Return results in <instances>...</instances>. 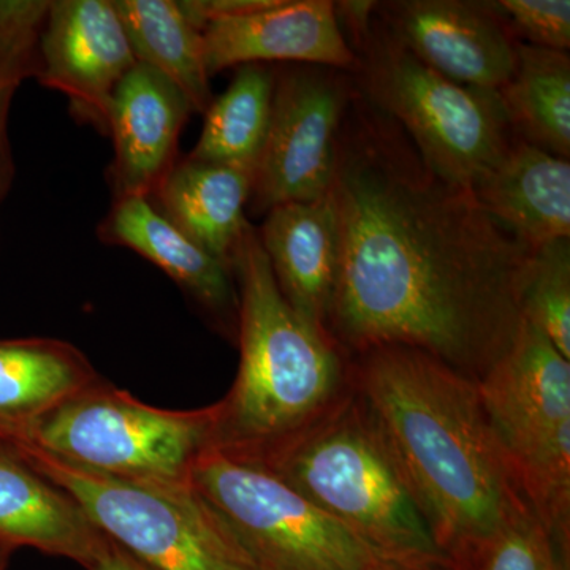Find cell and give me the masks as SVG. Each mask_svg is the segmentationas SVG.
<instances>
[{"mask_svg": "<svg viewBox=\"0 0 570 570\" xmlns=\"http://www.w3.org/2000/svg\"><path fill=\"white\" fill-rule=\"evenodd\" d=\"M498 7L520 43L569 51V0H498Z\"/></svg>", "mask_w": 570, "mask_h": 570, "instance_id": "cell-27", "label": "cell"}, {"mask_svg": "<svg viewBox=\"0 0 570 570\" xmlns=\"http://www.w3.org/2000/svg\"><path fill=\"white\" fill-rule=\"evenodd\" d=\"M50 2L0 0V202L13 184L9 115L14 94L39 69V41Z\"/></svg>", "mask_w": 570, "mask_h": 570, "instance_id": "cell-24", "label": "cell"}, {"mask_svg": "<svg viewBox=\"0 0 570 570\" xmlns=\"http://www.w3.org/2000/svg\"><path fill=\"white\" fill-rule=\"evenodd\" d=\"M257 230L281 294L306 324L328 333L340 266V227L330 193L307 204L275 206Z\"/></svg>", "mask_w": 570, "mask_h": 570, "instance_id": "cell-16", "label": "cell"}, {"mask_svg": "<svg viewBox=\"0 0 570 570\" xmlns=\"http://www.w3.org/2000/svg\"><path fill=\"white\" fill-rule=\"evenodd\" d=\"M85 510L105 538L156 570H258L193 485L129 482L10 444Z\"/></svg>", "mask_w": 570, "mask_h": 570, "instance_id": "cell-8", "label": "cell"}, {"mask_svg": "<svg viewBox=\"0 0 570 570\" xmlns=\"http://www.w3.org/2000/svg\"><path fill=\"white\" fill-rule=\"evenodd\" d=\"M366 570H461L445 558L426 560H382L377 558Z\"/></svg>", "mask_w": 570, "mask_h": 570, "instance_id": "cell-29", "label": "cell"}, {"mask_svg": "<svg viewBox=\"0 0 570 570\" xmlns=\"http://www.w3.org/2000/svg\"><path fill=\"white\" fill-rule=\"evenodd\" d=\"M232 272L239 298V367L230 392L214 404L212 449L262 463L344 395L348 356L288 305L250 223Z\"/></svg>", "mask_w": 570, "mask_h": 570, "instance_id": "cell-3", "label": "cell"}, {"mask_svg": "<svg viewBox=\"0 0 570 570\" xmlns=\"http://www.w3.org/2000/svg\"><path fill=\"white\" fill-rule=\"evenodd\" d=\"M475 382L528 508L569 553L570 360L523 321Z\"/></svg>", "mask_w": 570, "mask_h": 570, "instance_id": "cell-6", "label": "cell"}, {"mask_svg": "<svg viewBox=\"0 0 570 570\" xmlns=\"http://www.w3.org/2000/svg\"><path fill=\"white\" fill-rule=\"evenodd\" d=\"M193 107L178 88L137 62L112 96L108 134L115 157L108 170L112 202L149 200L178 160V141Z\"/></svg>", "mask_w": 570, "mask_h": 570, "instance_id": "cell-14", "label": "cell"}, {"mask_svg": "<svg viewBox=\"0 0 570 570\" xmlns=\"http://www.w3.org/2000/svg\"><path fill=\"white\" fill-rule=\"evenodd\" d=\"M376 17L419 61L461 85L498 92L515 71L520 41L498 2L389 0Z\"/></svg>", "mask_w": 570, "mask_h": 570, "instance_id": "cell-11", "label": "cell"}, {"mask_svg": "<svg viewBox=\"0 0 570 570\" xmlns=\"http://www.w3.org/2000/svg\"><path fill=\"white\" fill-rule=\"evenodd\" d=\"M360 96L406 132L433 174L474 190L515 140L497 91L461 85L419 61L374 18L351 45Z\"/></svg>", "mask_w": 570, "mask_h": 570, "instance_id": "cell-5", "label": "cell"}, {"mask_svg": "<svg viewBox=\"0 0 570 570\" xmlns=\"http://www.w3.org/2000/svg\"><path fill=\"white\" fill-rule=\"evenodd\" d=\"M498 94L515 137L569 159V52L519 43L515 71Z\"/></svg>", "mask_w": 570, "mask_h": 570, "instance_id": "cell-22", "label": "cell"}, {"mask_svg": "<svg viewBox=\"0 0 570 570\" xmlns=\"http://www.w3.org/2000/svg\"><path fill=\"white\" fill-rule=\"evenodd\" d=\"M254 171L236 165L194 159L187 154L156 187L149 204L206 253L230 266L249 220Z\"/></svg>", "mask_w": 570, "mask_h": 570, "instance_id": "cell-19", "label": "cell"}, {"mask_svg": "<svg viewBox=\"0 0 570 570\" xmlns=\"http://www.w3.org/2000/svg\"><path fill=\"white\" fill-rule=\"evenodd\" d=\"M348 356V379L406 472L442 557L478 570L531 512L480 400L478 382L406 346Z\"/></svg>", "mask_w": 570, "mask_h": 570, "instance_id": "cell-2", "label": "cell"}, {"mask_svg": "<svg viewBox=\"0 0 570 570\" xmlns=\"http://www.w3.org/2000/svg\"><path fill=\"white\" fill-rule=\"evenodd\" d=\"M276 69L268 63L236 67L234 80L205 111L190 157L255 171L272 118Z\"/></svg>", "mask_w": 570, "mask_h": 570, "instance_id": "cell-23", "label": "cell"}, {"mask_svg": "<svg viewBox=\"0 0 570 570\" xmlns=\"http://www.w3.org/2000/svg\"><path fill=\"white\" fill-rule=\"evenodd\" d=\"M11 554H13V551L0 547V570L9 569Z\"/></svg>", "mask_w": 570, "mask_h": 570, "instance_id": "cell-30", "label": "cell"}, {"mask_svg": "<svg viewBox=\"0 0 570 570\" xmlns=\"http://www.w3.org/2000/svg\"><path fill=\"white\" fill-rule=\"evenodd\" d=\"M478 570H569V558L528 512L494 540Z\"/></svg>", "mask_w": 570, "mask_h": 570, "instance_id": "cell-26", "label": "cell"}, {"mask_svg": "<svg viewBox=\"0 0 570 570\" xmlns=\"http://www.w3.org/2000/svg\"><path fill=\"white\" fill-rule=\"evenodd\" d=\"M521 318L570 360V238L539 247L521 288Z\"/></svg>", "mask_w": 570, "mask_h": 570, "instance_id": "cell-25", "label": "cell"}, {"mask_svg": "<svg viewBox=\"0 0 570 570\" xmlns=\"http://www.w3.org/2000/svg\"><path fill=\"white\" fill-rule=\"evenodd\" d=\"M97 235L107 245L127 247L163 269L205 321L236 343L239 298L230 266L187 238L148 200L112 202Z\"/></svg>", "mask_w": 570, "mask_h": 570, "instance_id": "cell-15", "label": "cell"}, {"mask_svg": "<svg viewBox=\"0 0 570 570\" xmlns=\"http://www.w3.org/2000/svg\"><path fill=\"white\" fill-rule=\"evenodd\" d=\"M330 197L340 266L328 333L344 354L406 346L478 379L508 351L535 250L428 168L392 118L352 96Z\"/></svg>", "mask_w": 570, "mask_h": 570, "instance_id": "cell-1", "label": "cell"}, {"mask_svg": "<svg viewBox=\"0 0 570 570\" xmlns=\"http://www.w3.org/2000/svg\"><path fill=\"white\" fill-rule=\"evenodd\" d=\"M209 77L246 63L291 62L354 70L332 0H272L264 9L220 17L204 28Z\"/></svg>", "mask_w": 570, "mask_h": 570, "instance_id": "cell-13", "label": "cell"}, {"mask_svg": "<svg viewBox=\"0 0 570 570\" xmlns=\"http://www.w3.org/2000/svg\"><path fill=\"white\" fill-rule=\"evenodd\" d=\"M354 92L351 71L299 63L276 69L272 118L255 165L250 212L265 216L275 206L307 204L328 195L337 135Z\"/></svg>", "mask_w": 570, "mask_h": 570, "instance_id": "cell-10", "label": "cell"}, {"mask_svg": "<svg viewBox=\"0 0 570 570\" xmlns=\"http://www.w3.org/2000/svg\"><path fill=\"white\" fill-rule=\"evenodd\" d=\"M137 62L174 82L193 107L205 112L213 102L206 70L204 31L181 0H112Z\"/></svg>", "mask_w": 570, "mask_h": 570, "instance_id": "cell-21", "label": "cell"}, {"mask_svg": "<svg viewBox=\"0 0 570 570\" xmlns=\"http://www.w3.org/2000/svg\"><path fill=\"white\" fill-rule=\"evenodd\" d=\"M99 379L88 356L66 341L0 340V441H21L41 419Z\"/></svg>", "mask_w": 570, "mask_h": 570, "instance_id": "cell-20", "label": "cell"}, {"mask_svg": "<svg viewBox=\"0 0 570 570\" xmlns=\"http://www.w3.org/2000/svg\"><path fill=\"white\" fill-rule=\"evenodd\" d=\"M105 542L107 538L66 490L0 441V547L10 551L29 547L88 570Z\"/></svg>", "mask_w": 570, "mask_h": 570, "instance_id": "cell-17", "label": "cell"}, {"mask_svg": "<svg viewBox=\"0 0 570 570\" xmlns=\"http://www.w3.org/2000/svg\"><path fill=\"white\" fill-rule=\"evenodd\" d=\"M255 464L313 502L376 558H444L396 453L352 384L316 422Z\"/></svg>", "mask_w": 570, "mask_h": 570, "instance_id": "cell-4", "label": "cell"}, {"mask_svg": "<svg viewBox=\"0 0 570 570\" xmlns=\"http://www.w3.org/2000/svg\"><path fill=\"white\" fill-rule=\"evenodd\" d=\"M88 570H156L151 566L138 560L132 553L122 549L118 543L107 539L104 549L97 554L96 560Z\"/></svg>", "mask_w": 570, "mask_h": 570, "instance_id": "cell-28", "label": "cell"}, {"mask_svg": "<svg viewBox=\"0 0 570 570\" xmlns=\"http://www.w3.org/2000/svg\"><path fill=\"white\" fill-rule=\"evenodd\" d=\"M137 66L112 0H56L39 41L40 85L62 92L80 121L108 134L112 96Z\"/></svg>", "mask_w": 570, "mask_h": 570, "instance_id": "cell-12", "label": "cell"}, {"mask_svg": "<svg viewBox=\"0 0 570 570\" xmlns=\"http://www.w3.org/2000/svg\"><path fill=\"white\" fill-rule=\"evenodd\" d=\"M213 431L214 404L195 411L148 406L100 377L11 444L112 479L186 487L212 449Z\"/></svg>", "mask_w": 570, "mask_h": 570, "instance_id": "cell-7", "label": "cell"}, {"mask_svg": "<svg viewBox=\"0 0 570 570\" xmlns=\"http://www.w3.org/2000/svg\"><path fill=\"white\" fill-rule=\"evenodd\" d=\"M193 487L258 570H366L370 550L261 464L209 449Z\"/></svg>", "mask_w": 570, "mask_h": 570, "instance_id": "cell-9", "label": "cell"}, {"mask_svg": "<svg viewBox=\"0 0 570 570\" xmlns=\"http://www.w3.org/2000/svg\"><path fill=\"white\" fill-rule=\"evenodd\" d=\"M502 227L531 249L570 238V163L515 137L472 190Z\"/></svg>", "mask_w": 570, "mask_h": 570, "instance_id": "cell-18", "label": "cell"}]
</instances>
